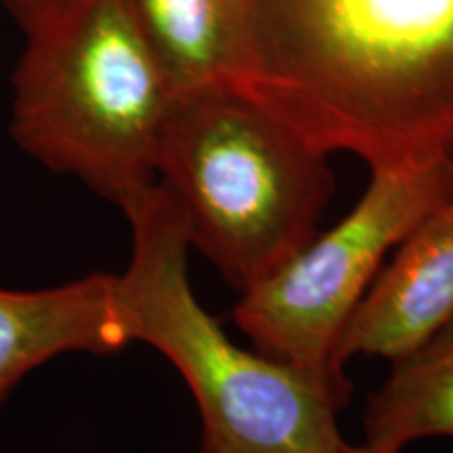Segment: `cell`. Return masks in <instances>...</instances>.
<instances>
[{
  "mask_svg": "<svg viewBox=\"0 0 453 453\" xmlns=\"http://www.w3.org/2000/svg\"><path fill=\"white\" fill-rule=\"evenodd\" d=\"M327 156L242 93L200 90L173 99L156 170L191 248L243 294L317 235L334 196Z\"/></svg>",
  "mask_w": 453,
  "mask_h": 453,
  "instance_id": "obj_4",
  "label": "cell"
},
{
  "mask_svg": "<svg viewBox=\"0 0 453 453\" xmlns=\"http://www.w3.org/2000/svg\"><path fill=\"white\" fill-rule=\"evenodd\" d=\"M237 93L370 170L453 160V0H252Z\"/></svg>",
  "mask_w": 453,
  "mask_h": 453,
  "instance_id": "obj_1",
  "label": "cell"
},
{
  "mask_svg": "<svg viewBox=\"0 0 453 453\" xmlns=\"http://www.w3.org/2000/svg\"><path fill=\"white\" fill-rule=\"evenodd\" d=\"M365 445L401 453L422 439H453V319L390 361L388 378L367 396Z\"/></svg>",
  "mask_w": 453,
  "mask_h": 453,
  "instance_id": "obj_9",
  "label": "cell"
},
{
  "mask_svg": "<svg viewBox=\"0 0 453 453\" xmlns=\"http://www.w3.org/2000/svg\"><path fill=\"white\" fill-rule=\"evenodd\" d=\"M336 453H387V451H380V449H376V447H370L365 443H361V445L349 443L347 447H344V449H340Z\"/></svg>",
  "mask_w": 453,
  "mask_h": 453,
  "instance_id": "obj_11",
  "label": "cell"
},
{
  "mask_svg": "<svg viewBox=\"0 0 453 453\" xmlns=\"http://www.w3.org/2000/svg\"><path fill=\"white\" fill-rule=\"evenodd\" d=\"M76 3L78 0H3L4 9L26 36L50 24Z\"/></svg>",
  "mask_w": 453,
  "mask_h": 453,
  "instance_id": "obj_10",
  "label": "cell"
},
{
  "mask_svg": "<svg viewBox=\"0 0 453 453\" xmlns=\"http://www.w3.org/2000/svg\"><path fill=\"white\" fill-rule=\"evenodd\" d=\"M133 248L113 296L128 344L166 357L194 395L202 453H336L347 405L298 367L242 349L197 300L183 211L160 180L122 212Z\"/></svg>",
  "mask_w": 453,
  "mask_h": 453,
  "instance_id": "obj_2",
  "label": "cell"
},
{
  "mask_svg": "<svg viewBox=\"0 0 453 453\" xmlns=\"http://www.w3.org/2000/svg\"><path fill=\"white\" fill-rule=\"evenodd\" d=\"M113 281V273H93L41 290L0 288V416L17 384L57 357L128 347Z\"/></svg>",
  "mask_w": 453,
  "mask_h": 453,
  "instance_id": "obj_7",
  "label": "cell"
},
{
  "mask_svg": "<svg viewBox=\"0 0 453 453\" xmlns=\"http://www.w3.org/2000/svg\"><path fill=\"white\" fill-rule=\"evenodd\" d=\"M453 196V160L372 170L350 211L283 267L243 292L237 330L258 353L298 367L344 401L350 384L338 365L342 334L384 260L430 211Z\"/></svg>",
  "mask_w": 453,
  "mask_h": 453,
  "instance_id": "obj_5",
  "label": "cell"
},
{
  "mask_svg": "<svg viewBox=\"0 0 453 453\" xmlns=\"http://www.w3.org/2000/svg\"><path fill=\"white\" fill-rule=\"evenodd\" d=\"M174 97L240 90L252 59V0H124Z\"/></svg>",
  "mask_w": 453,
  "mask_h": 453,
  "instance_id": "obj_8",
  "label": "cell"
},
{
  "mask_svg": "<svg viewBox=\"0 0 453 453\" xmlns=\"http://www.w3.org/2000/svg\"><path fill=\"white\" fill-rule=\"evenodd\" d=\"M11 78V139L124 212L157 183L173 90L124 0H78L27 34Z\"/></svg>",
  "mask_w": 453,
  "mask_h": 453,
  "instance_id": "obj_3",
  "label": "cell"
},
{
  "mask_svg": "<svg viewBox=\"0 0 453 453\" xmlns=\"http://www.w3.org/2000/svg\"><path fill=\"white\" fill-rule=\"evenodd\" d=\"M453 319V196L430 211L393 258L338 344V365L355 357L395 361Z\"/></svg>",
  "mask_w": 453,
  "mask_h": 453,
  "instance_id": "obj_6",
  "label": "cell"
}]
</instances>
